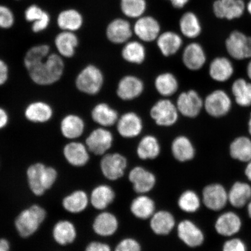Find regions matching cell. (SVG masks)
Masks as SVG:
<instances>
[{
  "mask_svg": "<svg viewBox=\"0 0 251 251\" xmlns=\"http://www.w3.org/2000/svg\"><path fill=\"white\" fill-rule=\"evenodd\" d=\"M64 70L65 64L62 56L52 53L28 72L33 83L37 85L47 86L58 82Z\"/></svg>",
  "mask_w": 251,
  "mask_h": 251,
  "instance_id": "1",
  "label": "cell"
},
{
  "mask_svg": "<svg viewBox=\"0 0 251 251\" xmlns=\"http://www.w3.org/2000/svg\"><path fill=\"white\" fill-rule=\"evenodd\" d=\"M27 176L31 191L36 196H41L55 183L57 172L54 168L36 163L28 168Z\"/></svg>",
  "mask_w": 251,
  "mask_h": 251,
  "instance_id": "2",
  "label": "cell"
},
{
  "mask_svg": "<svg viewBox=\"0 0 251 251\" xmlns=\"http://www.w3.org/2000/svg\"><path fill=\"white\" fill-rule=\"evenodd\" d=\"M46 212L42 207L34 205L24 210L15 220L16 228L22 237L31 236L45 221Z\"/></svg>",
  "mask_w": 251,
  "mask_h": 251,
  "instance_id": "3",
  "label": "cell"
},
{
  "mask_svg": "<svg viewBox=\"0 0 251 251\" xmlns=\"http://www.w3.org/2000/svg\"><path fill=\"white\" fill-rule=\"evenodd\" d=\"M103 81L104 77L101 70L96 65L90 64L78 74L75 79V86L81 93L94 96L102 89Z\"/></svg>",
  "mask_w": 251,
  "mask_h": 251,
  "instance_id": "4",
  "label": "cell"
},
{
  "mask_svg": "<svg viewBox=\"0 0 251 251\" xmlns=\"http://www.w3.org/2000/svg\"><path fill=\"white\" fill-rule=\"evenodd\" d=\"M134 35L141 42L151 43L155 42L162 31V27L158 19L146 14L133 23Z\"/></svg>",
  "mask_w": 251,
  "mask_h": 251,
  "instance_id": "5",
  "label": "cell"
},
{
  "mask_svg": "<svg viewBox=\"0 0 251 251\" xmlns=\"http://www.w3.org/2000/svg\"><path fill=\"white\" fill-rule=\"evenodd\" d=\"M105 34L106 39L113 45H125L134 35L133 23L124 17L112 19L106 25Z\"/></svg>",
  "mask_w": 251,
  "mask_h": 251,
  "instance_id": "6",
  "label": "cell"
},
{
  "mask_svg": "<svg viewBox=\"0 0 251 251\" xmlns=\"http://www.w3.org/2000/svg\"><path fill=\"white\" fill-rule=\"evenodd\" d=\"M150 114L157 125L170 127L176 124L179 112L176 105L171 100L164 99L159 100L152 106Z\"/></svg>",
  "mask_w": 251,
  "mask_h": 251,
  "instance_id": "7",
  "label": "cell"
},
{
  "mask_svg": "<svg viewBox=\"0 0 251 251\" xmlns=\"http://www.w3.org/2000/svg\"><path fill=\"white\" fill-rule=\"evenodd\" d=\"M228 54L237 60L251 58V37L238 30L232 31L225 42Z\"/></svg>",
  "mask_w": 251,
  "mask_h": 251,
  "instance_id": "8",
  "label": "cell"
},
{
  "mask_svg": "<svg viewBox=\"0 0 251 251\" xmlns=\"http://www.w3.org/2000/svg\"><path fill=\"white\" fill-rule=\"evenodd\" d=\"M230 97L222 90H216L208 94L203 101V107L208 114L213 118L226 115L231 108Z\"/></svg>",
  "mask_w": 251,
  "mask_h": 251,
  "instance_id": "9",
  "label": "cell"
},
{
  "mask_svg": "<svg viewBox=\"0 0 251 251\" xmlns=\"http://www.w3.org/2000/svg\"><path fill=\"white\" fill-rule=\"evenodd\" d=\"M176 106L179 114L188 118H195L203 107V101L196 90H190L178 96Z\"/></svg>",
  "mask_w": 251,
  "mask_h": 251,
  "instance_id": "10",
  "label": "cell"
},
{
  "mask_svg": "<svg viewBox=\"0 0 251 251\" xmlns=\"http://www.w3.org/2000/svg\"><path fill=\"white\" fill-rule=\"evenodd\" d=\"M202 202L211 211H221L228 203V191L221 184H209L202 191Z\"/></svg>",
  "mask_w": 251,
  "mask_h": 251,
  "instance_id": "11",
  "label": "cell"
},
{
  "mask_svg": "<svg viewBox=\"0 0 251 251\" xmlns=\"http://www.w3.org/2000/svg\"><path fill=\"white\" fill-rule=\"evenodd\" d=\"M114 141L112 133L105 127L93 130L86 139V145L90 152L96 155H103L111 148Z\"/></svg>",
  "mask_w": 251,
  "mask_h": 251,
  "instance_id": "12",
  "label": "cell"
},
{
  "mask_svg": "<svg viewBox=\"0 0 251 251\" xmlns=\"http://www.w3.org/2000/svg\"><path fill=\"white\" fill-rule=\"evenodd\" d=\"M127 162L124 155L119 153L103 155L100 162L102 174L110 180H117L123 176Z\"/></svg>",
  "mask_w": 251,
  "mask_h": 251,
  "instance_id": "13",
  "label": "cell"
},
{
  "mask_svg": "<svg viewBox=\"0 0 251 251\" xmlns=\"http://www.w3.org/2000/svg\"><path fill=\"white\" fill-rule=\"evenodd\" d=\"M212 8L216 18L233 20L244 14L246 5L243 0H215Z\"/></svg>",
  "mask_w": 251,
  "mask_h": 251,
  "instance_id": "14",
  "label": "cell"
},
{
  "mask_svg": "<svg viewBox=\"0 0 251 251\" xmlns=\"http://www.w3.org/2000/svg\"><path fill=\"white\" fill-rule=\"evenodd\" d=\"M178 28L181 35L190 40L197 39L203 30L199 15L192 10L184 11L178 20Z\"/></svg>",
  "mask_w": 251,
  "mask_h": 251,
  "instance_id": "15",
  "label": "cell"
},
{
  "mask_svg": "<svg viewBox=\"0 0 251 251\" xmlns=\"http://www.w3.org/2000/svg\"><path fill=\"white\" fill-rule=\"evenodd\" d=\"M155 43L161 54L165 57H169L180 51L183 45V39L178 31L166 30L159 34Z\"/></svg>",
  "mask_w": 251,
  "mask_h": 251,
  "instance_id": "16",
  "label": "cell"
},
{
  "mask_svg": "<svg viewBox=\"0 0 251 251\" xmlns=\"http://www.w3.org/2000/svg\"><path fill=\"white\" fill-rule=\"evenodd\" d=\"M118 132L125 139H132L142 132V119L136 113L128 112L119 118L117 124Z\"/></svg>",
  "mask_w": 251,
  "mask_h": 251,
  "instance_id": "17",
  "label": "cell"
},
{
  "mask_svg": "<svg viewBox=\"0 0 251 251\" xmlns=\"http://www.w3.org/2000/svg\"><path fill=\"white\" fill-rule=\"evenodd\" d=\"M243 222L240 216L233 211L222 213L216 219L215 228L222 236L233 237L241 230Z\"/></svg>",
  "mask_w": 251,
  "mask_h": 251,
  "instance_id": "18",
  "label": "cell"
},
{
  "mask_svg": "<svg viewBox=\"0 0 251 251\" xmlns=\"http://www.w3.org/2000/svg\"><path fill=\"white\" fill-rule=\"evenodd\" d=\"M144 90V83L140 78L127 75L119 80L117 94L119 98L124 101H131L140 97Z\"/></svg>",
  "mask_w": 251,
  "mask_h": 251,
  "instance_id": "19",
  "label": "cell"
},
{
  "mask_svg": "<svg viewBox=\"0 0 251 251\" xmlns=\"http://www.w3.org/2000/svg\"><path fill=\"white\" fill-rule=\"evenodd\" d=\"M182 61L188 70H201L206 61V53L202 45L196 42L188 43L182 53Z\"/></svg>",
  "mask_w": 251,
  "mask_h": 251,
  "instance_id": "20",
  "label": "cell"
},
{
  "mask_svg": "<svg viewBox=\"0 0 251 251\" xmlns=\"http://www.w3.org/2000/svg\"><path fill=\"white\" fill-rule=\"evenodd\" d=\"M128 179L132 183L134 190L139 194L150 192L156 183L155 175L141 166L131 169L128 174Z\"/></svg>",
  "mask_w": 251,
  "mask_h": 251,
  "instance_id": "21",
  "label": "cell"
},
{
  "mask_svg": "<svg viewBox=\"0 0 251 251\" xmlns=\"http://www.w3.org/2000/svg\"><path fill=\"white\" fill-rule=\"evenodd\" d=\"M177 234L180 239L191 248L201 246L205 240L203 232L193 222L184 220L177 226Z\"/></svg>",
  "mask_w": 251,
  "mask_h": 251,
  "instance_id": "22",
  "label": "cell"
},
{
  "mask_svg": "<svg viewBox=\"0 0 251 251\" xmlns=\"http://www.w3.org/2000/svg\"><path fill=\"white\" fill-rule=\"evenodd\" d=\"M24 115L28 121L34 124H45L54 115V111L49 103L43 101H33L25 109Z\"/></svg>",
  "mask_w": 251,
  "mask_h": 251,
  "instance_id": "23",
  "label": "cell"
},
{
  "mask_svg": "<svg viewBox=\"0 0 251 251\" xmlns=\"http://www.w3.org/2000/svg\"><path fill=\"white\" fill-rule=\"evenodd\" d=\"M89 150L86 144L72 141L65 145L63 153L69 164L80 167L87 164L90 159Z\"/></svg>",
  "mask_w": 251,
  "mask_h": 251,
  "instance_id": "24",
  "label": "cell"
},
{
  "mask_svg": "<svg viewBox=\"0 0 251 251\" xmlns=\"http://www.w3.org/2000/svg\"><path fill=\"white\" fill-rule=\"evenodd\" d=\"M85 122L76 114H68L62 118L60 130L66 139L74 140L82 136L85 130Z\"/></svg>",
  "mask_w": 251,
  "mask_h": 251,
  "instance_id": "25",
  "label": "cell"
},
{
  "mask_svg": "<svg viewBox=\"0 0 251 251\" xmlns=\"http://www.w3.org/2000/svg\"><path fill=\"white\" fill-rule=\"evenodd\" d=\"M91 117L95 123L105 128L117 124L119 118L118 112L105 102L94 106L91 112Z\"/></svg>",
  "mask_w": 251,
  "mask_h": 251,
  "instance_id": "26",
  "label": "cell"
},
{
  "mask_svg": "<svg viewBox=\"0 0 251 251\" xmlns=\"http://www.w3.org/2000/svg\"><path fill=\"white\" fill-rule=\"evenodd\" d=\"M78 42L79 41L76 34L67 31L59 33L54 41L58 54L66 58H72L75 55Z\"/></svg>",
  "mask_w": 251,
  "mask_h": 251,
  "instance_id": "27",
  "label": "cell"
},
{
  "mask_svg": "<svg viewBox=\"0 0 251 251\" xmlns=\"http://www.w3.org/2000/svg\"><path fill=\"white\" fill-rule=\"evenodd\" d=\"M228 203L234 208H244L251 200V185L246 182H235L228 191Z\"/></svg>",
  "mask_w": 251,
  "mask_h": 251,
  "instance_id": "28",
  "label": "cell"
},
{
  "mask_svg": "<svg viewBox=\"0 0 251 251\" xmlns=\"http://www.w3.org/2000/svg\"><path fill=\"white\" fill-rule=\"evenodd\" d=\"M121 56L125 61L133 64H141L146 60L147 50L141 41L130 40L124 45Z\"/></svg>",
  "mask_w": 251,
  "mask_h": 251,
  "instance_id": "29",
  "label": "cell"
},
{
  "mask_svg": "<svg viewBox=\"0 0 251 251\" xmlns=\"http://www.w3.org/2000/svg\"><path fill=\"white\" fill-rule=\"evenodd\" d=\"M233 65L230 59L226 57H217L210 64L209 74L213 80L225 82L230 79L234 74Z\"/></svg>",
  "mask_w": 251,
  "mask_h": 251,
  "instance_id": "30",
  "label": "cell"
},
{
  "mask_svg": "<svg viewBox=\"0 0 251 251\" xmlns=\"http://www.w3.org/2000/svg\"><path fill=\"white\" fill-rule=\"evenodd\" d=\"M171 150L174 158L181 162L191 161L196 154L193 144L185 136L175 138L172 143Z\"/></svg>",
  "mask_w": 251,
  "mask_h": 251,
  "instance_id": "31",
  "label": "cell"
},
{
  "mask_svg": "<svg viewBox=\"0 0 251 251\" xmlns=\"http://www.w3.org/2000/svg\"><path fill=\"white\" fill-rule=\"evenodd\" d=\"M83 24V15L75 9H65L58 16V26L62 31L75 33L82 27Z\"/></svg>",
  "mask_w": 251,
  "mask_h": 251,
  "instance_id": "32",
  "label": "cell"
},
{
  "mask_svg": "<svg viewBox=\"0 0 251 251\" xmlns=\"http://www.w3.org/2000/svg\"><path fill=\"white\" fill-rule=\"evenodd\" d=\"M119 223L117 217L112 213L102 212L97 216L93 223V230L100 236H111L116 233Z\"/></svg>",
  "mask_w": 251,
  "mask_h": 251,
  "instance_id": "33",
  "label": "cell"
},
{
  "mask_svg": "<svg viewBox=\"0 0 251 251\" xmlns=\"http://www.w3.org/2000/svg\"><path fill=\"white\" fill-rule=\"evenodd\" d=\"M174 216L168 211L155 212L151 218L150 227L157 235H165L171 233L175 226Z\"/></svg>",
  "mask_w": 251,
  "mask_h": 251,
  "instance_id": "34",
  "label": "cell"
},
{
  "mask_svg": "<svg viewBox=\"0 0 251 251\" xmlns=\"http://www.w3.org/2000/svg\"><path fill=\"white\" fill-rule=\"evenodd\" d=\"M119 6L123 17L132 23L137 19L146 14L148 10L147 0H120Z\"/></svg>",
  "mask_w": 251,
  "mask_h": 251,
  "instance_id": "35",
  "label": "cell"
},
{
  "mask_svg": "<svg viewBox=\"0 0 251 251\" xmlns=\"http://www.w3.org/2000/svg\"><path fill=\"white\" fill-rule=\"evenodd\" d=\"M161 152L159 141L152 135H147L141 139L137 147V154L143 160L154 159Z\"/></svg>",
  "mask_w": 251,
  "mask_h": 251,
  "instance_id": "36",
  "label": "cell"
},
{
  "mask_svg": "<svg viewBox=\"0 0 251 251\" xmlns=\"http://www.w3.org/2000/svg\"><path fill=\"white\" fill-rule=\"evenodd\" d=\"M115 194L107 185H100L92 191L90 202L94 208L103 210L107 208L115 199Z\"/></svg>",
  "mask_w": 251,
  "mask_h": 251,
  "instance_id": "37",
  "label": "cell"
},
{
  "mask_svg": "<svg viewBox=\"0 0 251 251\" xmlns=\"http://www.w3.org/2000/svg\"><path fill=\"white\" fill-rule=\"evenodd\" d=\"M230 155L232 158L243 162L251 161V140L246 136L234 139L230 144Z\"/></svg>",
  "mask_w": 251,
  "mask_h": 251,
  "instance_id": "38",
  "label": "cell"
},
{
  "mask_svg": "<svg viewBox=\"0 0 251 251\" xmlns=\"http://www.w3.org/2000/svg\"><path fill=\"white\" fill-rule=\"evenodd\" d=\"M52 235L56 243L65 246L74 242L76 237V230L71 222L61 221L56 223Z\"/></svg>",
  "mask_w": 251,
  "mask_h": 251,
  "instance_id": "39",
  "label": "cell"
},
{
  "mask_svg": "<svg viewBox=\"0 0 251 251\" xmlns=\"http://www.w3.org/2000/svg\"><path fill=\"white\" fill-rule=\"evenodd\" d=\"M155 205L151 198L140 196L134 199L130 205V211L134 216L140 219H147L154 214Z\"/></svg>",
  "mask_w": 251,
  "mask_h": 251,
  "instance_id": "40",
  "label": "cell"
},
{
  "mask_svg": "<svg viewBox=\"0 0 251 251\" xmlns=\"http://www.w3.org/2000/svg\"><path fill=\"white\" fill-rule=\"evenodd\" d=\"M155 89L163 97H171L178 89L177 78L170 72H165L156 76L154 81Z\"/></svg>",
  "mask_w": 251,
  "mask_h": 251,
  "instance_id": "41",
  "label": "cell"
},
{
  "mask_svg": "<svg viewBox=\"0 0 251 251\" xmlns=\"http://www.w3.org/2000/svg\"><path fill=\"white\" fill-rule=\"evenodd\" d=\"M235 102L243 107L251 105V83L244 78H238L231 87Z\"/></svg>",
  "mask_w": 251,
  "mask_h": 251,
  "instance_id": "42",
  "label": "cell"
},
{
  "mask_svg": "<svg viewBox=\"0 0 251 251\" xmlns=\"http://www.w3.org/2000/svg\"><path fill=\"white\" fill-rule=\"evenodd\" d=\"M50 54V47L45 44L38 45L31 47L27 50L24 56L25 68L28 71L31 70L41 62L45 60Z\"/></svg>",
  "mask_w": 251,
  "mask_h": 251,
  "instance_id": "43",
  "label": "cell"
},
{
  "mask_svg": "<svg viewBox=\"0 0 251 251\" xmlns=\"http://www.w3.org/2000/svg\"><path fill=\"white\" fill-rule=\"evenodd\" d=\"M89 204V198L83 191H75L63 200L62 205L66 211L72 213H80L85 210Z\"/></svg>",
  "mask_w": 251,
  "mask_h": 251,
  "instance_id": "44",
  "label": "cell"
},
{
  "mask_svg": "<svg viewBox=\"0 0 251 251\" xmlns=\"http://www.w3.org/2000/svg\"><path fill=\"white\" fill-rule=\"evenodd\" d=\"M178 205L185 212L194 213L200 209L201 200L196 192L187 190L180 196L178 200Z\"/></svg>",
  "mask_w": 251,
  "mask_h": 251,
  "instance_id": "45",
  "label": "cell"
},
{
  "mask_svg": "<svg viewBox=\"0 0 251 251\" xmlns=\"http://www.w3.org/2000/svg\"><path fill=\"white\" fill-rule=\"evenodd\" d=\"M15 17L11 9L7 6L0 5V28L9 29L13 26Z\"/></svg>",
  "mask_w": 251,
  "mask_h": 251,
  "instance_id": "46",
  "label": "cell"
},
{
  "mask_svg": "<svg viewBox=\"0 0 251 251\" xmlns=\"http://www.w3.org/2000/svg\"><path fill=\"white\" fill-rule=\"evenodd\" d=\"M222 251H247L246 243L240 238L230 237L224 243Z\"/></svg>",
  "mask_w": 251,
  "mask_h": 251,
  "instance_id": "47",
  "label": "cell"
},
{
  "mask_svg": "<svg viewBox=\"0 0 251 251\" xmlns=\"http://www.w3.org/2000/svg\"><path fill=\"white\" fill-rule=\"evenodd\" d=\"M115 251H141L140 245L133 238L122 240L116 247Z\"/></svg>",
  "mask_w": 251,
  "mask_h": 251,
  "instance_id": "48",
  "label": "cell"
},
{
  "mask_svg": "<svg viewBox=\"0 0 251 251\" xmlns=\"http://www.w3.org/2000/svg\"><path fill=\"white\" fill-rule=\"evenodd\" d=\"M45 11L38 5H31L25 12V20L29 23H33L42 17Z\"/></svg>",
  "mask_w": 251,
  "mask_h": 251,
  "instance_id": "49",
  "label": "cell"
},
{
  "mask_svg": "<svg viewBox=\"0 0 251 251\" xmlns=\"http://www.w3.org/2000/svg\"><path fill=\"white\" fill-rule=\"evenodd\" d=\"M50 23V16L48 12L45 11L39 20L34 22L31 29L34 33H40L47 29Z\"/></svg>",
  "mask_w": 251,
  "mask_h": 251,
  "instance_id": "50",
  "label": "cell"
},
{
  "mask_svg": "<svg viewBox=\"0 0 251 251\" xmlns=\"http://www.w3.org/2000/svg\"><path fill=\"white\" fill-rule=\"evenodd\" d=\"M8 66L3 59L0 58V87L7 83L9 78Z\"/></svg>",
  "mask_w": 251,
  "mask_h": 251,
  "instance_id": "51",
  "label": "cell"
},
{
  "mask_svg": "<svg viewBox=\"0 0 251 251\" xmlns=\"http://www.w3.org/2000/svg\"><path fill=\"white\" fill-rule=\"evenodd\" d=\"M85 251H111V250L108 244L93 242L89 244Z\"/></svg>",
  "mask_w": 251,
  "mask_h": 251,
  "instance_id": "52",
  "label": "cell"
},
{
  "mask_svg": "<svg viewBox=\"0 0 251 251\" xmlns=\"http://www.w3.org/2000/svg\"><path fill=\"white\" fill-rule=\"evenodd\" d=\"M170 3L172 7L177 9V10H184L191 0H165Z\"/></svg>",
  "mask_w": 251,
  "mask_h": 251,
  "instance_id": "53",
  "label": "cell"
},
{
  "mask_svg": "<svg viewBox=\"0 0 251 251\" xmlns=\"http://www.w3.org/2000/svg\"><path fill=\"white\" fill-rule=\"evenodd\" d=\"M9 121L8 112L4 108L0 106V130L4 129L8 125Z\"/></svg>",
  "mask_w": 251,
  "mask_h": 251,
  "instance_id": "54",
  "label": "cell"
},
{
  "mask_svg": "<svg viewBox=\"0 0 251 251\" xmlns=\"http://www.w3.org/2000/svg\"><path fill=\"white\" fill-rule=\"evenodd\" d=\"M9 251V243L8 241L2 238L0 239V251Z\"/></svg>",
  "mask_w": 251,
  "mask_h": 251,
  "instance_id": "55",
  "label": "cell"
},
{
  "mask_svg": "<svg viewBox=\"0 0 251 251\" xmlns=\"http://www.w3.org/2000/svg\"><path fill=\"white\" fill-rule=\"evenodd\" d=\"M244 174L248 180L251 182V161L248 162L246 168L245 169Z\"/></svg>",
  "mask_w": 251,
  "mask_h": 251,
  "instance_id": "56",
  "label": "cell"
},
{
  "mask_svg": "<svg viewBox=\"0 0 251 251\" xmlns=\"http://www.w3.org/2000/svg\"><path fill=\"white\" fill-rule=\"evenodd\" d=\"M247 72L248 76L250 78L251 80V60L249 63V64H248L247 68Z\"/></svg>",
  "mask_w": 251,
  "mask_h": 251,
  "instance_id": "57",
  "label": "cell"
},
{
  "mask_svg": "<svg viewBox=\"0 0 251 251\" xmlns=\"http://www.w3.org/2000/svg\"><path fill=\"white\" fill-rule=\"evenodd\" d=\"M247 212L248 215H249L250 218H251V200L247 204Z\"/></svg>",
  "mask_w": 251,
  "mask_h": 251,
  "instance_id": "58",
  "label": "cell"
},
{
  "mask_svg": "<svg viewBox=\"0 0 251 251\" xmlns=\"http://www.w3.org/2000/svg\"><path fill=\"white\" fill-rule=\"evenodd\" d=\"M246 8L247 9L248 12H249V14L251 15V0L248 3Z\"/></svg>",
  "mask_w": 251,
  "mask_h": 251,
  "instance_id": "59",
  "label": "cell"
},
{
  "mask_svg": "<svg viewBox=\"0 0 251 251\" xmlns=\"http://www.w3.org/2000/svg\"><path fill=\"white\" fill-rule=\"evenodd\" d=\"M249 131L250 134L251 135V113L250 115V117L249 121Z\"/></svg>",
  "mask_w": 251,
  "mask_h": 251,
  "instance_id": "60",
  "label": "cell"
}]
</instances>
